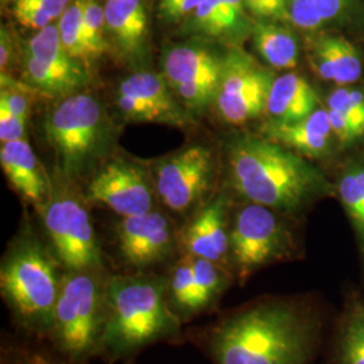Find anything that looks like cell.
<instances>
[{
  "label": "cell",
  "instance_id": "cell-1",
  "mask_svg": "<svg viewBox=\"0 0 364 364\" xmlns=\"http://www.w3.org/2000/svg\"><path fill=\"white\" fill-rule=\"evenodd\" d=\"M320 321L301 297L266 296L185 329L210 364H311Z\"/></svg>",
  "mask_w": 364,
  "mask_h": 364
},
{
  "label": "cell",
  "instance_id": "cell-2",
  "mask_svg": "<svg viewBox=\"0 0 364 364\" xmlns=\"http://www.w3.org/2000/svg\"><path fill=\"white\" fill-rule=\"evenodd\" d=\"M186 343L181 320L170 308L165 273H109L99 359L131 364L156 344Z\"/></svg>",
  "mask_w": 364,
  "mask_h": 364
},
{
  "label": "cell",
  "instance_id": "cell-3",
  "mask_svg": "<svg viewBox=\"0 0 364 364\" xmlns=\"http://www.w3.org/2000/svg\"><path fill=\"white\" fill-rule=\"evenodd\" d=\"M235 191L250 203L293 213L323 192L324 180L296 151L269 138L243 136L228 149Z\"/></svg>",
  "mask_w": 364,
  "mask_h": 364
},
{
  "label": "cell",
  "instance_id": "cell-4",
  "mask_svg": "<svg viewBox=\"0 0 364 364\" xmlns=\"http://www.w3.org/2000/svg\"><path fill=\"white\" fill-rule=\"evenodd\" d=\"M64 270L30 227L15 237L0 264V296L18 332L48 341Z\"/></svg>",
  "mask_w": 364,
  "mask_h": 364
},
{
  "label": "cell",
  "instance_id": "cell-5",
  "mask_svg": "<svg viewBox=\"0 0 364 364\" xmlns=\"http://www.w3.org/2000/svg\"><path fill=\"white\" fill-rule=\"evenodd\" d=\"M108 270H64L48 343L75 363L99 356Z\"/></svg>",
  "mask_w": 364,
  "mask_h": 364
},
{
  "label": "cell",
  "instance_id": "cell-6",
  "mask_svg": "<svg viewBox=\"0 0 364 364\" xmlns=\"http://www.w3.org/2000/svg\"><path fill=\"white\" fill-rule=\"evenodd\" d=\"M45 135L68 178L82 174L103 153L108 122L100 103L90 95L64 97L46 117Z\"/></svg>",
  "mask_w": 364,
  "mask_h": 364
},
{
  "label": "cell",
  "instance_id": "cell-7",
  "mask_svg": "<svg viewBox=\"0 0 364 364\" xmlns=\"http://www.w3.org/2000/svg\"><path fill=\"white\" fill-rule=\"evenodd\" d=\"M278 213L250 203L237 209L230 220V263L240 287L262 267L291 255V235Z\"/></svg>",
  "mask_w": 364,
  "mask_h": 364
},
{
  "label": "cell",
  "instance_id": "cell-8",
  "mask_svg": "<svg viewBox=\"0 0 364 364\" xmlns=\"http://www.w3.org/2000/svg\"><path fill=\"white\" fill-rule=\"evenodd\" d=\"M39 213L48 243L65 270H107L90 212L77 196L54 192Z\"/></svg>",
  "mask_w": 364,
  "mask_h": 364
},
{
  "label": "cell",
  "instance_id": "cell-9",
  "mask_svg": "<svg viewBox=\"0 0 364 364\" xmlns=\"http://www.w3.org/2000/svg\"><path fill=\"white\" fill-rule=\"evenodd\" d=\"M170 308L182 321L216 312L235 282L234 273L215 262L180 254L165 272Z\"/></svg>",
  "mask_w": 364,
  "mask_h": 364
},
{
  "label": "cell",
  "instance_id": "cell-10",
  "mask_svg": "<svg viewBox=\"0 0 364 364\" xmlns=\"http://www.w3.org/2000/svg\"><path fill=\"white\" fill-rule=\"evenodd\" d=\"M123 273H159L180 255L178 230L162 210L120 218L115 230Z\"/></svg>",
  "mask_w": 364,
  "mask_h": 364
},
{
  "label": "cell",
  "instance_id": "cell-11",
  "mask_svg": "<svg viewBox=\"0 0 364 364\" xmlns=\"http://www.w3.org/2000/svg\"><path fill=\"white\" fill-rule=\"evenodd\" d=\"M224 54L203 42L178 43L162 55V75L182 105L203 111L215 103Z\"/></svg>",
  "mask_w": 364,
  "mask_h": 364
},
{
  "label": "cell",
  "instance_id": "cell-12",
  "mask_svg": "<svg viewBox=\"0 0 364 364\" xmlns=\"http://www.w3.org/2000/svg\"><path fill=\"white\" fill-rule=\"evenodd\" d=\"M273 75L239 48L224 53L215 105L231 124H242L266 109Z\"/></svg>",
  "mask_w": 364,
  "mask_h": 364
},
{
  "label": "cell",
  "instance_id": "cell-13",
  "mask_svg": "<svg viewBox=\"0 0 364 364\" xmlns=\"http://www.w3.org/2000/svg\"><path fill=\"white\" fill-rule=\"evenodd\" d=\"M213 177V158L204 146H193L162 161L156 170L158 198L178 215L201 208Z\"/></svg>",
  "mask_w": 364,
  "mask_h": 364
},
{
  "label": "cell",
  "instance_id": "cell-14",
  "mask_svg": "<svg viewBox=\"0 0 364 364\" xmlns=\"http://www.w3.org/2000/svg\"><path fill=\"white\" fill-rule=\"evenodd\" d=\"M117 105L130 122H154L170 126L189 123L188 108L170 88L164 75L139 72L124 78L117 90Z\"/></svg>",
  "mask_w": 364,
  "mask_h": 364
},
{
  "label": "cell",
  "instance_id": "cell-15",
  "mask_svg": "<svg viewBox=\"0 0 364 364\" xmlns=\"http://www.w3.org/2000/svg\"><path fill=\"white\" fill-rule=\"evenodd\" d=\"M85 200L126 218L154 209V195L144 171L124 159L107 164L90 182Z\"/></svg>",
  "mask_w": 364,
  "mask_h": 364
},
{
  "label": "cell",
  "instance_id": "cell-16",
  "mask_svg": "<svg viewBox=\"0 0 364 364\" xmlns=\"http://www.w3.org/2000/svg\"><path fill=\"white\" fill-rule=\"evenodd\" d=\"M178 250L180 254L210 260L231 270L227 196L221 193L210 198L191 215L178 228Z\"/></svg>",
  "mask_w": 364,
  "mask_h": 364
},
{
  "label": "cell",
  "instance_id": "cell-17",
  "mask_svg": "<svg viewBox=\"0 0 364 364\" xmlns=\"http://www.w3.org/2000/svg\"><path fill=\"white\" fill-rule=\"evenodd\" d=\"M0 164L14 189L38 210L42 208L50 195V186L26 139L1 144Z\"/></svg>",
  "mask_w": 364,
  "mask_h": 364
},
{
  "label": "cell",
  "instance_id": "cell-18",
  "mask_svg": "<svg viewBox=\"0 0 364 364\" xmlns=\"http://www.w3.org/2000/svg\"><path fill=\"white\" fill-rule=\"evenodd\" d=\"M318 97L311 84L296 73L274 78L266 111L270 123L293 124L309 117L317 108Z\"/></svg>",
  "mask_w": 364,
  "mask_h": 364
},
{
  "label": "cell",
  "instance_id": "cell-19",
  "mask_svg": "<svg viewBox=\"0 0 364 364\" xmlns=\"http://www.w3.org/2000/svg\"><path fill=\"white\" fill-rule=\"evenodd\" d=\"M105 13L107 30L119 52L127 58H136L144 52L147 38L144 0H105Z\"/></svg>",
  "mask_w": 364,
  "mask_h": 364
},
{
  "label": "cell",
  "instance_id": "cell-20",
  "mask_svg": "<svg viewBox=\"0 0 364 364\" xmlns=\"http://www.w3.org/2000/svg\"><path fill=\"white\" fill-rule=\"evenodd\" d=\"M22 76L27 87L48 96L68 97L88 84L85 66L63 68L49 65L23 53Z\"/></svg>",
  "mask_w": 364,
  "mask_h": 364
},
{
  "label": "cell",
  "instance_id": "cell-21",
  "mask_svg": "<svg viewBox=\"0 0 364 364\" xmlns=\"http://www.w3.org/2000/svg\"><path fill=\"white\" fill-rule=\"evenodd\" d=\"M252 38L260 57L275 69H294L299 64V42L287 27L259 21L252 27Z\"/></svg>",
  "mask_w": 364,
  "mask_h": 364
},
{
  "label": "cell",
  "instance_id": "cell-22",
  "mask_svg": "<svg viewBox=\"0 0 364 364\" xmlns=\"http://www.w3.org/2000/svg\"><path fill=\"white\" fill-rule=\"evenodd\" d=\"M0 364H88L70 362L37 338L21 332H3L0 338Z\"/></svg>",
  "mask_w": 364,
  "mask_h": 364
},
{
  "label": "cell",
  "instance_id": "cell-23",
  "mask_svg": "<svg viewBox=\"0 0 364 364\" xmlns=\"http://www.w3.org/2000/svg\"><path fill=\"white\" fill-rule=\"evenodd\" d=\"M335 364H364V299H350L346 308L335 346Z\"/></svg>",
  "mask_w": 364,
  "mask_h": 364
},
{
  "label": "cell",
  "instance_id": "cell-24",
  "mask_svg": "<svg viewBox=\"0 0 364 364\" xmlns=\"http://www.w3.org/2000/svg\"><path fill=\"white\" fill-rule=\"evenodd\" d=\"M57 26L69 55L85 66L90 65L92 60H95V54L87 38L80 0H73L68 6Z\"/></svg>",
  "mask_w": 364,
  "mask_h": 364
},
{
  "label": "cell",
  "instance_id": "cell-25",
  "mask_svg": "<svg viewBox=\"0 0 364 364\" xmlns=\"http://www.w3.org/2000/svg\"><path fill=\"white\" fill-rule=\"evenodd\" d=\"M347 4L348 0H291L287 19L302 30H317L340 16Z\"/></svg>",
  "mask_w": 364,
  "mask_h": 364
},
{
  "label": "cell",
  "instance_id": "cell-26",
  "mask_svg": "<svg viewBox=\"0 0 364 364\" xmlns=\"http://www.w3.org/2000/svg\"><path fill=\"white\" fill-rule=\"evenodd\" d=\"M23 53L49 65L63 68H81L82 63L72 58L66 52L58 26L49 25L38 30V33L25 43Z\"/></svg>",
  "mask_w": 364,
  "mask_h": 364
},
{
  "label": "cell",
  "instance_id": "cell-27",
  "mask_svg": "<svg viewBox=\"0 0 364 364\" xmlns=\"http://www.w3.org/2000/svg\"><path fill=\"white\" fill-rule=\"evenodd\" d=\"M269 139L293 149L305 156H321L329 149V138L313 134L299 127V124H277L269 123L264 127Z\"/></svg>",
  "mask_w": 364,
  "mask_h": 364
},
{
  "label": "cell",
  "instance_id": "cell-28",
  "mask_svg": "<svg viewBox=\"0 0 364 364\" xmlns=\"http://www.w3.org/2000/svg\"><path fill=\"white\" fill-rule=\"evenodd\" d=\"M329 53L335 68V82L340 85L355 82L362 75V60L350 41L338 36L318 37Z\"/></svg>",
  "mask_w": 364,
  "mask_h": 364
},
{
  "label": "cell",
  "instance_id": "cell-29",
  "mask_svg": "<svg viewBox=\"0 0 364 364\" xmlns=\"http://www.w3.org/2000/svg\"><path fill=\"white\" fill-rule=\"evenodd\" d=\"M70 0H15L14 16L25 27L41 30L65 13Z\"/></svg>",
  "mask_w": 364,
  "mask_h": 364
},
{
  "label": "cell",
  "instance_id": "cell-30",
  "mask_svg": "<svg viewBox=\"0 0 364 364\" xmlns=\"http://www.w3.org/2000/svg\"><path fill=\"white\" fill-rule=\"evenodd\" d=\"M189 28L207 37H230L221 0H204L189 18Z\"/></svg>",
  "mask_w": 364,
  "mask_h": 364
},
{
  "label": "cell",
  "instance_id": "cell-31",
  "mask_svg": "<svg viewBox=\"0 0 364 364\" xmlns=\"http://www.w3.org/2000/svg\"><path fill=\"white\" fill-rule=\"evenodd\" d=\"M80 4L82 10L87 38L90 42L92 52L95 54V58H97L107 49V41L105 37L107 30L105 7H102L97 0H80Z\"/></svg>",
  "mask_w": 364,
  "mask_h": 364
},
{
  "label": "cell",
  "instance_id": "cell-32",
  "mask_svg": "<svg viewBox=\"0 0 364 364\" xmlns=\"http://www.w3.org/2000/svg\"><path fill=\"white\" fill-rule=\"evenodd\" d=\"M338 193L352 220L364 235V191L356 176V170L343 176L338 183Z\"/></svg>",
  "mask_w": 364,
  "mask_h": 364
},
{
  "label": "cell",
  "instance_id": "cell-33",
  "mask_svg": "<svg viewBox=\"0 0 364 364\" xmlns=\"http://www.w3.org/2000/svg\"><path fill=\"white\" fill-rule=\"evenodd\" d=\"M291 0H245L246 10L260 21L287 19Z\"/></svg>",
  "mask_w": 364,
  "mask_h": 364
},
{
  "label": "cell",
  "instance_id": "cell-34",
  "mask_svg": "<svg viewBox=\"0 0 364 364\" xmlns=\"http://www.w3.org/2000/svg\"><path fill=\"white\" fill-rule=\"evenodd\" d=\"M204 0H159V14L168 22L189 19Z\"/></svg>",
  "mask_w": 364,
  "mask_h": 364
},
{
  "label": "cell",
  "instance_id": "cell-35",
  "mask_svg": "<svg viewBox=\"0 0 364 364\" xmlns=\"http://www.w3.org/2000/svg\"><path fill=\"white\" fill-rule=\"evenodd\" d=\"M31 103L28 100L25 92L16 88L3 87L0 93V109H4L16 117L27 119L30 115Z\"/></svg>",
  "mask_w": 364,
  "mask_h": 364
},
{
  "label": "cell",
  "instance_id": "cell-36",
  "mask_svg": "<svg viewBox=\"0 0 364 364\" xmlns=\"http://www.w3.org/2000/svg\"><path fill=\"white\" fill-rule=\"evenodd\" d=\"M27 119L0 109V141L1 144L23 139Z\"/></svg>",
  "mask_w": 364,
  "mask_h": 364
},
{
  "label": "cell",
  "instance_id": "cell-37",
  "mask_svg": "<svg viewBox=\"0 0 364 364\" xmlns=\"http://www.w3.org/2000/svg\"><path fill=\"white\" fill-rule=\"evenodd\" d=\"M328 112H329V119H331L332 132L340 142H344V144L353 142L355 139L363 136L360 130L344 115L338 114V111L329 109V108H328Z\"/></svg>",
  "mask_w": 364,
  "mask_h": 364
},
{
  "label": "cell",
  "instance_id": "cell-38",
  "mask_svg": "<svg viewBox=\"0 0 364 364\" xmlns=\"http://www.w3.org/2000/svg\"><path fill=\"white\" fill-rule=\"evenodd\" d=\"M13 49L11 36H10V33L6 27L1 26V31H0V66H1V72H4V69L10 65L11 57H13Z\"/></svg>",
  "mask_w": 364,
  "mask_h": 364
},
{
  "label": "cell",
  "instance_id": "cell-39",
  "mask_svg": "<svg viewBox=\"0 0 364 364\" xmlns=\"http://www.w3.org/2000/svg\"><path fill=\"white\" fill-rule=\"evenodd\" d=\"M356 176H358L359 182H360V185H362L364 191V169L356 170Z\"/></svg>",
  "mask_w": 364,
  "mask_h": 364
},
{
  "label": "cell",
  "instance_id": "cell-40",
  "mask_svg": "<svg viewBox=\"0 0 364 364\" xmlns=\"http://www.w3.org/2000/svg\"><path fill=\"white\" fill-rule=\"evenodd\" d=\"M9 1H15V0H1L3 4H4V3H9Z\"/></svg>",
  "mask_w": 364,
  "mask_h": 364
}]
</instances>
